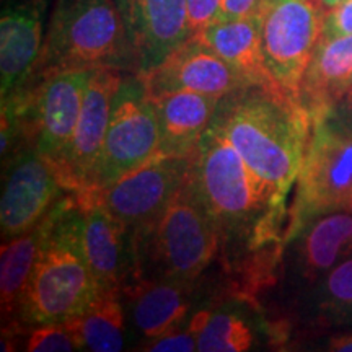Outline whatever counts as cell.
<instances>
[{
    "mask_svg": "<svg viewBox=\"0 0 352 352\" xmlns=\"http://www.w3.org/2000/svg\"><path fill=\"white\" fill-rule=\"evenodd\" d=\"M188 184L219 228L220 263L284 240L285 204L212 122L191 153Z\"/></svg>",
    "mask_w": 352,
    "mask_h": 352,
    "instance_id": "cell-1",
    "label": "cell"
},
{
    "mask_svg": "<svg viewBox=\"0 0 352 352\" xmlns=\"http://www.w3.org/2000/svg\"><path fill=\"white\" fill-rule=\"evenodd\" d=\"M212 124L285 204L310 139L305 109L280 91L248 85L219 100Z\"/></svg>",
    "mask_w": 352,
    "mask_h": 352,
    "instance_id": "cell-2",
    "label": "cell"
},
{
    "mask_svg": "<svg viewBox=\"0 0 352 352\" xmlns=\"http://www.w3.org/2000/svg\"><path fill=\"white\" fill-rule=\"evenodd\" d=\"M98 294L83 250L82 206L76 192H65L47 214L46 236L13 321L26 327L65 323L82 315Z\"/></svg>",
    "mask_w": 352,
    "mask_h": 352,
    "instance_id": "cell-3",
    "label": "cell"
},
{
    "mask_svg": "<svg viewBox=\"0 0 352 352\" xmlns=\"http://www.w3.org/2000/svg\"><path fill=\"white\" fill-rule=\"evenodd\" d=\"M94 69L139 74L120 8L114 0H56L32 78Z\"/></svg>",
    "mask_w": 352,
    "mask_h": 352,
    "instance_id": "cell-4",
    "label": "cell"
},
{
    "mask_svg": "<svg viewBox=\"0 0 352 352\" xmlns=\"http://www.w3.org/2000/svg\"><path fill=\"white\" fill-rule=\"evenodd\" d=\"M132 232L135 245L132 280L196 283L222 248L219 228L197 201L188 179L153 222Z\"/></svg>",
    "mask_w": 352,
    "mask_h": 352,
    "instance_id": "cell-5",
    "label": "cell"
},
{
    "mask_svg": "<svg viewBox=\"0 0 352 352\" xmlns=\"http://www.w3.org/2000/svg\"><path fill=\"white\" fill-rule=\"evenodd\" d=\"M351 199L352 132L331 111L311 121L296 197L287 214L284 245L320 215L346 210Z\"/></svg>",
    "mask_w": 352,
    "mask_h": 352,
    "instance_id": "cell-6",
    "label": "cell"
},
{
    "mask_svg": "<svg viewBox=\"0 0 352 352\" xmlns=\"http://www.w3.org/2000/svg\"><path fill=\"white\" fill-rule=\"evenodd\" d=\"M158 148L160 126L147 87L139 74L127 72L114 95L107 135L85 191L118 182L157 157Z\"/></svg>",
    "mask_w": 352,
    "mask_h": 352,
    "instance_id": "cell-7",
    "label": "cell"
},
{
    "mask_svg": "<svg viewBox=\"0 0 352 352\" xmlns=\"http://www.w3.org/2000/svg\"><path fill=\"white\" fill-rule=\"evenodd\" d=\"M323 13L314 0H266L259 15L267 70L276 87L297 103L303 74L321 38Z\"/></svg>",
    "mask_w": 352,
    "mask_h": 352,
    "instance_id": "cell-8",
    "label": "cell"
},
{
    "mask_svg": "<svg viewBox=\"0 0 352 352\" xmlns=\"http://www.w3.org/2000/svg\"><path fill=\"white\" fill-rule=\"evenodd\" d=\"M189 157L157 155L108 186L76 192L80 204H98L132 230L153 222L186 183Z\"/></svg>",
    "mask_w": 352,
    "mask_h": 352,
    "instance_id": "cell-9",
    "label": "cell"
},
{
    "mask_svg": "<svg viewBox=\"0 0 352 352\" xmlns=\"http://www.w3.org/2000/svg\"><path fill=\"white\" fill-rule=\"evenodd\" d=\"M7 166L0 204L2 239L8 240L32 230L51 212L65 192L54 165L26 147L3 162Z\"/></svg>",
    "mask_w": 352,
    "mask_h": 352,
    "instance_id": "cell-10",
    "label": "cell"
},
{
    "mask_svg": "<svg viewBox=\"0 0 352 352\" xmlns=\"http://www.w3.org/2000/svg\"><path fill=\"white\" fill-rule=\"evenodd\" d=\"M127 72L94 69L87 82L82 111L67 151L54 165L69 192H82L90 184L111 118L113 101Z\"/></svg>",
    "mask_w": 352,
    "mask_h": 352,
    "instance_id": "cell-11",
    "label": "cell"
},
{
    "mask_svg": "<svg viewBox=\"0 0 352 352\" xmlns=\"http://www.w3.org/2000/svg\"><path fill=\"white\" fill-rule=\"evenodd\" d=\"M91 70H60L34 77V148L56 165L67 151L80 118L83 95Z\"/></svg>",
    "mask_w": 352,
    "mask_h": 352,
    "instance_id": "cell-12",
    "label": "cell"
},
{
    "mask_svg": "<svg viewBox=\"0 0 352 352\" xmlns=\"http://www.w3.org/2000/svg\"><path fill=\"white\" fill-rule=\"evenodd\" d=\"M201 298V280L138 279L122 289L131 333L139 344L186 327Z\"/></svg>",
    "mask_w": 352,
    "mask_h": 352,
    "instance_id": "cell-13",
    "label": "cell"
},
{
    "mask_svg": "<svg viewBox=\"0 0 352 352\" xmlns=\"http://www.w3.org/2000/svg\"><path fill=\"white\" fill-rule=\"evenodd\" d=\"M138 57L139 74L158 67L191 38L186 0H114Z\"/></svg>",
    "mask_w": 352,
    "mask_h": 352,
    "instance_id": "cell-14",
    "label": "cell"
},
{
    "mask_svg": "<svg viewBox=\"0 0 352 352\" xmlns=\"http://www.w3.org/2000/svg\"><path fill=\"white\" fill-rule=\"evenodd\" d=\"M139 76L151 95L191 90L220 100L248 87L240 74L199 36L189 38L158 67Z\"/></svg>",
    "mask_w": 352,
    "mask_h": 352,
    "instance_id": "cell-15",
    "label": "cell"
},
{
    "mask_svg": "<svg viewBox=\"0 0 352 352\" xmlns=\"http://www.w3.org/2000/svg\"><path fill=\"white\" fill-rule=\"evenodd\" d=\"M50 0H10L0 16V95L23 88L32 80L41 57Z\"/></svg>",
    "mask_w": 352,
    "mask_h": 352,
    "instance_id": "cell-16",
    "label": "cell"
},
{
    "mask_svg": "<svg viewBox=\"0 0 352 352\" xmlns=\"http://www.w3.org/2000/svg\"><path fill=\"white\" fill-rule=\"evenodd\" d=\"M83 250L100 292L121 290L134 279V232L98 204H80Z\"/></svg>",
    "mask_w": 352,
    "mask_h": 352,
    "instance_id": "cell-17",
    "label": "cell"
},
{
    "mask_svg": "<svg viewBox=\"0 0 352 352\" xmlns=\"http://www.w3.org/2000/svg\"><path fill=\"white\" fill-rule=\"evenodd\" d=\"M287 272L307 287H314L346 258L352 256V212L334 210L311 220L285 246Z\"/></svg>",
    "mask_w": 352,
    "mask_h": 352,
    "instance_id": "cell-18",
    "label": "cell"
},
{
    "mask_svg": "<svg viewBox=\"0 0 352 352\" xmlns=\"http://www.w3.org/2000/svg\"><path fill=\"white\" fill-rule=\"evenodd\" d=\"M201 352H245L266 336L261 310L232 297L212 298L188 321Z\"/></svg>",
    "mask_w": 352,
    "mask_h": 352,
    "instance_id": "cell-19",
    "label": "cell"
},
{
    "mask_svg": "<svg viewBox=\"0 0 352 352\" xmlns=\"http://www.w3.org/2000/svg\"><path fill=\"white\" fill-rule=\"evenodd\" d=\"M352 88V36H321L303 74L298 103L314 121L331 113Z\"/></svg>",
    "mask_w": 352,
    "mask_h": 352,
    "instance_id": "cell-20",
    "label": "cell"
},
{
    "mask_svg": "<svg viewBox=\"0 0 352 352\" xmlns=\"http://www.w3.org/2000/svg\"><path fill=\"white\" fill-rule=\"evenodd\" d=\"M160 126L158 155L189 157L214 120L219 98L191 90L151 95Z\"/></svg>",
    "mask_w": 352,
    "mask_h": 352,
    "instance_id": "cell-21",
    "label": "cell"
},
{
    "mask_svg": "<svg viewBox=\"0 0 352 352\" xmlns=\"http://www.w3.org/2000/svg\"><path fill=\"white\" fill-rule=\"evenodd\" d=\"M197 36L208 44L210 50L217 52L227 64H230L246 82V85L280 91L272 80L266 60H264L259 16L217 20Z\"/></svg>",
    "mask_w": 352,
    "mask_h": 352,
    "instance_id": "cell-22",
    "label": "cell"
},
{
    "mask_svg": "<svg viewBox=\"0 0 352 352\" xmlns=\"http://www.w3.org/2000/svg\"><path fill=\"white\" fill-rule=\"evenodd\" d=\"M65 324L76 336L80 351L120 352L132 338L121 290L100 292L82 315Z\"/></svg>",
    "mask_w": 352,
    "mask_h": 352,
    "instance_id": "cell-23",
    "label": "cell"
},
{
    "mask_svg": "<svg viewBox=\"0 0 352 352\" xmlns=\"http://www.w3.org/2000/svg\"><path fill=\"white\" fill-rule=\"evenodd\" d=\"M47 232V215L32 230L3 241L0 253V300L3 323L15 320L20 297Z\"/></svg>",
    "mask_w": 352,
    "mask_h": 352,
    "instance_id": "cell-24",
    "label": "cell"
},
{
    "mask_svg": "<svg viewBox=\"0 0 352 352\" xmlns=\"http://www.w3.org/2000/svg\"><path fill=\"white\" fill-rule=\"evenodd\" d=\"M316 321L324 327H352V256L314 285Z\"/></svg>",
    "mask_w": 352,
    "mask_h": 352,
    "instance_id": "cell-25",
    "label": "cell"
},
{
    "mask_svg": "<svg viewBox=\"0 0 352 352\" xmlns=\"http://www.w3.org/2000/svg\"><path fill=\"white\" fill-rule=\"evenodd\" d=\"M23 342L20 349L28 352H70L80 351L78 341L65 323L36 324L21 328Z\"/></svg>",
    "mask_w": 352,
    "mask_h": 352,
    "instance_id": "cell-26",
    "label": "cell"
},
{
    "mask_svg": "<svg viewBox=\"0 0 352 352\" xmlns=\"http://www.w3.org/2000/svg\"><path fill=\"white\" fill-rule=\"evenodd\" d=\"M138 349L147 352H192L197 351V340L186 324L184 328L176 329L157 340L142 342L138 346Z\"/></svg>",
    "mask_w": 352,
    "mask_h": 352,
    "instance_id": "cell-27",
    "label": "cell"
},
{
    "mask_svg": "<svg viewBox=\"0 0 352 352\" xmlns=\"http://www.w3.org/2000/svg\"><path fill=\"white\" fill-rule=\"evenodd\" d=\"M191 38L204 32L220 19V0H186Z\"/></svg>",
    "mask_w": 352,
    "mask_h": 352,
    "instance_id": "cell-28",
    "label": "cell"
},
{
    "mask_svg": "<svg viewBox=\"0 0 352 352\" xmlns=\"http://www.w3.org/2000/svg\"><path fill=\"white\" fill-rule=\"evenodd\" d=\"M321 36H352V0H344L340 6L329 8L323 13Z\"/></svg>",
    "mask_w": 352,
    "mask_h": 352,
    "instance_id": "cell-29",
    "label": "cell"
},
{
    "mask_svg": "<svg viewBox=\"0 0 352 352\" xmlns=\"http://www.w3.org/2000/svg\"><path fill=\"white\" fill-rule=\"evenodd\" d=\"M266 0H220L219 20L256 19L261 15Z\"/></svg>",
    "mask_w": 352,
    "mask_h": 352,
    "instance_id": "cell-30",
    "label": "cell"
},
{
    "mask_svg": "<svg viewBox=\"0 0 352 352\" xmlns=\"http://www.w3.org/2000/svg\"><path fill=\"white\" fill-rule=\"evenodd\" d=\"M336 118L352 132V88L342 96V100L333 109Z\"/></svg>",
    "mask_w": 352,
    "mask_h": 352,
    "instance_id": "cell-31",
    "label": "cell"
},
{
    "mask_svg": "<svg viewBox=\"0 0 352 352\" xmlns=\"http://www.w3.org/2000/svg\"><path fill=\"white\" fill-rule=\"evenodd\" d=\"M328 351L352 352V334H340L331 338L328 342Z\"/></svg>",
    "mask_w": 352,
    "mask_h": 352,
    "instance_id": "cell-32",
    "label": "cell"
},
{
    "mask_svg": "<svg viewBox=\"0 0 352 352\" xmlns=\"http://www.w3.org/2000/svg\"><path fill=\"white\" fill-rule=\"evenodd\" d=\"M314 2L321 8V10L327 12V10H329V8L340 6V3L344 2V0H314Z\"/></svg>",
    "mask_w": 352,
    "mask_h": 352,
    "instance_id": "cell-33",
    "label": "cell"
},
{
    "mask_svg": "<svg viewBox=\"0 0 352 352\" xmlns=\"http://www.w3.org/2000/svg\"><path fill=\"white\" fill-rule=\"evenodd\" d=\"M346 210H351V212H352V199L349 201V204H347V208H346Z\"/></svg>",
    "mask_w": 352,
    "mask_h": 352,
    "instance_id": "cell-34",
    "label": "cell"
}]
</instances>
